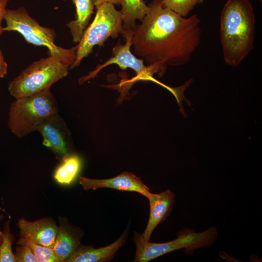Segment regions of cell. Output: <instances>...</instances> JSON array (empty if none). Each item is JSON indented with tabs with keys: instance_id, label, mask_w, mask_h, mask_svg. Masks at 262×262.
I'll return each mask as SVG.
<instances>
[{
	"instance_id": "5b68a950",
	"label": "cell",
	"mask_w": 262,
	"mask_h": 262,
	"mask_svg": "<svg viewBox=\"0 0 262 262\" xmlns=\"http://www.w3.org/2000/svg\"><path fill=\"white\" fill-rule=\"evenodd\" d=\"M3 19L6 21V26L2 28L3 32H17L28 42L46 47L49 51V55L65 62L70 68H73L76 59V47L66 49L56 45L54 43L56 34L54 30L40 25L24 8L6 9Z\"/></svg>"
},
{
	"instance_id": "484cf974",
	"label": "cell",
	"mask_w": 262,
	"mask_h": 262,
	"mask_svg": "<svg viewBox=\"0 0 262 262\" xmlns=\"http://www.w3.org/2000/svg\"><path fill=\"white\" fill-rule=\"evenodd\" d=\"M259 1L260 2H262V0H259Z\"/></svg>"
},
{
	"instance_id": "2e32d148",
	"label": "cell",
	"mask_w": 262,
	"mask_h": 262,
	"mask_svg": "<svg viewBox=\"0 0 262 262\" xmlns=\"http://www.w3.org/2000/svg\"><path fill=\"white\" fill-rule=\"evenodd\" d=\"M124 30L133 29L137 20H142L149 10L143 0H120Z\"/></svg>"
},
{
	"instance_id": "30bf717a",
	"label": "cell",
	"mask_w": 262,
	"mask_h": 262,
	"mask_svg": "<svg viewBox=\"0 0 262 262\" xmlns=\"http://www.w3.org/2000/svg\"><path fill=\"white\" fill-rule=\"evenodd\" d=\"M80 184L84 190L108 188L120 191L136 192L145 196L150 192L149 188L135 175L128 172L108 179H93L80 177Z\"/></svg>"
},
{
	"instance_id": "d4e9b609",
	"label": "cell",
	"mask_w": 262,
	"mask_h": 262,
	"mask_svg": "<svg viewBox=\"0 0 262 262\" xmlns=\"http://www.w3.org/2000/svg\"><path fill=\"white\" fill-rule=\"evenodd\" d=\"M4 217V216L3 214H0V222L3 219ZM3 240V230H1L0 228V246L1 245Z\"/></svg>"
},
{
	"instance_id": "7402d4cb",
	"label": "cell",
	"mask_w": 262,
	"mask_h": 262,
	"mask_svg": "<svg viewBox=\"0 0 262 262\" xmlns=\"http://www.w3.org/2000/svg\"><path fill=\"white\" fill-rule=\"evenodd\" d=\"M10 0H0V36L3 32L1 26V22L3 19L4 14L6 9V6Z\"/></svg>"
},
{
	"instance_id": "ac0fdd59",
	"label": "cell",
	"mask_w": 262,
	"mask_h": 262,
	"mask_svg": "<svg viewBox=\"0 0 262 262\" xmlns=\"http://www.w3.org/2000/svg\"><path fill=\"white\" fill-rule=\"evenodd\" d=\"M16 244L18 245H25L29 246L39 262H62L53 248L38 245L21 236Z\"/></svg>"
},
{
	"instance_id": "cb8c5ba5",
	"label": "cell",
	"mask_w": 262,
	"mask_h": 262,
	"mask_svg": "<svg viewBox=\"0 0 262 262\" xmlns=\"http://www.w3.org/2000/svg\"><path fill=\"white\" fill-rule=\"evenodd\" d=\"M94 4L96 7L104 2H110L114 4H120V0H93Z\"/></svg>"
},
{
	"instance_id": "9c48e42d",
	"label": "cell",
	"mask_w": 262,
	"mask_h": 262,
	"mask_svg": "<svg viewBox=\"0 0 262 262\" xmlns=\"http://www.w3.org/2000/svg\"><path fill=\"white\" fill-rule=\"evenodd\" d=\"M37 131L43 137V144L51 150L57 159L73 153L69 131L66 123L58 113L47 118L41 125Z\"/></svg>"
},
{
	"instance_id": "d6986e66",
	"label": "cell",
	"mask_w": 262,
	"mask_h": 262,
	"mask_svg": "<svg viewBox=\"0 0 262 262\" xmlns=\"http://www.w3.org/2000/svg\"><path fill=\"white\" fill-rule=\"evenodd\" d=\"M2 230L3 240L0 246V262H16L12 251L15 238L11 232L10 220L5 222Z\"/></svg>"
},
{
	"instance_id": "6da1fadb",
	"label": "cell",
	"mask_w": 262,
	"mask_h": 262,
	"mask_svg": "<svg viewBox=\"0 0 262 262\" xmlns=\"http://www.w3.org/2000/svg\"><path fill=\"white\" fill-rule=\"evenodd\" d=\"M148 6V12L133 29L135 54L156 72L167 65L186 64L200 42L198 16H182L165 7L162 0H153Z\"/></svg>"
},
{
	"instance_id": "4fadbf2b",
	"label": "cell",
	"mask_w": 262,
	"mask_h": 262,
	"mask_svg": "<svg viewBox=\"0 0 262 262\" xmlns=\"http://www.w3.org/2000/svg\"><path fill=\"white\" fill-rule=\"evenodd\" d=\"M128 229L112 244L102 247L95 248L90 246L80 245L66 262H102L111 261L118 249L125 244Z\"/></svg>"
},
{
	"instance_id": "8fae6325",
	"label": "cell",
	"mask_w": 262,
	"mask_h": 262,
	"mask_svg": "<svg viewBox=\"0 0 262 262\" xmlns=\"http://www.w3.org/2000/svg\"><path fill=\"white\" fill-rule=\"evenodd\" d=\"M21 236L48 247L53 248L59 226L51 218L45 217L34 221L20 219L17 224Z\"/></svg>"
},
{
	"instance_id": "44dd1931",
	"label": "cell",
	"mask_w": 262,
	"mask_h": 262,
	"mask_svg": "<svg viewBox=\"0 0 262 262\" xmlns=\"http://www.w3.org/2000/svg\"><path fill=\"white\" fill-rule=\"evenodd\" d=\"M14 255L16 262H39L31 249L25 245L17 246Z\"/></svg>"
},
{
	"instance_id": "5bb4252c",
	"label": "cell",
	"mask_w": 262,
	"mask_h": 262,
	"mask_svg": "<svg viewBox=\"0 0 262 262\" xmlns=\"http://www.w3.org/2000/svg\"><path fill=\"white\" fill-rule=\"evenodd\" d=\"M60 226L53 247L59 258L66 262L81 245V236L63 218L59 217Z\"/></svg>"
},
{
	"instance_id": "277c9868",
	"label": "cell",
	"mask_w": 262,
	"mask_h": 262,
	"mask_svg": "<svg viewBox=\"0 0 262 262\" xmlns=\"http://www.w3.org/2000/svg\"><path fill=\"white\" fill-rule=\"evenodd\" d=\"M69 67L67 63L49 54L30 64L11 81L8 87L9 93L18 99L50 89L68 74Z\"/></svg>"
},
{
	"instance_id": "7c38bea8",
	"label": "cell",
	"mask_w": 262,
	"mask_h": 262,
	"mask_svg": "<svg viewBox=\"0 0 262 262\" xmlns=\"http://www.w3.org/2000/svg\"><path fill=\"white\" fill-rule=\"evenodd\" d=\"M146 197L149 202V217L147 227L141 234L145 241H150L154 229L170 214L175 202V195L167 189L159 194L149 192Z\"/></svg>"
},
{
	"instance_id": "603a6c76",
	"label": "cell",
	"mask_w": 262,
	"mask_h": 262,
	"mask_svg": "<svg viewBox=\"0 0 262 262\" xmlns=\"http://www.w3.org/2000/svg\"><path fill=\"white\" fill-rule=\"evenodd\" d=\"M7 64L4 61L2 53L0 49V78H3L7 73Z\"/></svg>"
},
{
	"instance_id": "e0dca14e",
	"label": "cell",
	"mask_w": 262,
	"mask_h": 262,
	"mask_svg": "<svg viewBox=\"0 0 262 262\" xmlns=\"http://www.w3.org/2000/svg\"><path fill=\"white\" fill-rule=\"evenodd\" d=\"M53 177L56 181L62 185H69L78 176L82 166V161L77 154L72 153L61 160Z\"/></svg>"
},
{
	"instance_id": "8992f818",
	"label": "cell",
	"mask_w": 262,
	"mask_h": 262,
	"mask_svg": "<svg viewBox=\"0 0 262 262\" xmlns=\"http://www.w3.org/2000/svg\"><path fill=\"white\" fill-rule=\"evenodd\" d=\"M217 237V230L213 227L200 232H196L190 229H183L179 232L176 239L162 243L146 241L141 234L135 232L134 241L136 249L134 262H147L180 249H185L186 252L190 253L195 249L210 246Z\"/></svg>"
},
{
	"instance_id": "52a82bcc",
	"label": "cell",
	"mask_w": 262,
	"mask_h": 262,
	"mask_svg": "<svg viewBox=\"0 0 262 262\" xmlns=\"http://www.w3.org/2000/svg\"><path fill=\"white\" fill-rule=\"evenodd\" d=\"M97 8L92 22L85 30L75 47L76 59L73 67L79 65L82 60L92 51L94 46H101L108 38H117L124 31L122 14L114 4L104 2Z\"/></svg>"
},
{
	"instance_id": "ba28073f",
	"label": "cell",
	"mask_w": 262,
	"mask_h": 262,
	"mask_svg": "<svg viewBox=\"0 0 262 262\" xmlns=\"http://www.w3.org/2000/svg\"><path fill=\"white\" fill-rule=\"evenodd\" d=\"M133 33V29L124 30L122 35L126 39L125 44H117L115 45L112 49V57L103 64L98 65L88 75L82 77L80 79V83L94 78L102 69L113 64L117 65L122 69L130 68L133 70L136 76L133 79V82L149 81L159 83L152 76L155 71L152 67L145 65L142 59L138 58L131 53V47L132 45Z\"/></svg>"
},
{
	"instance_id": "7a4b0ae2",
	"label": "cell",
	"mask_w": 262,
	"mask_h": 262,
	"mask_svg": "<svg viewBox=\"0 0 262 262\" xmlns=\"http://www.w3.org/2000/svg\"><path fill=\"white\" fill-rule=\"evenodd\" d=\"M255 17L249 0H228L220 15V34L223 59L237 66L254 48Z\"/></svg>"
},
{
	"instance_id": "3957f363",
	"label": "cell",
	"mask_w": 262,
	"mask_h": 262,
	"mask_svg": "<svg viewBox=\"0 0 262 262\" xmlns=\"http://www.w3.org/2000/svg\"><path fill=\"white\" fill-rule=\"evenodd\" d=\"M58 113L57 100L50 89L16 99L8 112V127L16 137L23 138L37 131L43 122Z\"/></svg>"
},
{
	"instance_id": "9a60e30c",
	"label": "cell",
	"mask_w": 262,
	"mask_h": 262,
	"mask_svg": "<svg viewBox=\"0 0 262 262\" xmlns=\"http://www.w3.org/2000/svg\"><path fill=\"white\" fill-rule=\"evenodd\" d=\"M76 9V19L67 24L73 41L79 42L93 14V0H72Z\"/></svg>"
},
{
	"instance_id": "ffe728a7",
	"label": "cell",
	"mask_w": 262,
	"mask_h": 262,
	"mask_svg": "<svg viewBox=\"0 0 262 262\" xmlns=\"http://www.w3.org/2000/svg\"><path fill=\"white\" fill-rule=\"evenodd\" d=\"M205 0H162L163 5L166 8L178 14L186 17L197 4Z\"/></svg>"
}]
</instances>
